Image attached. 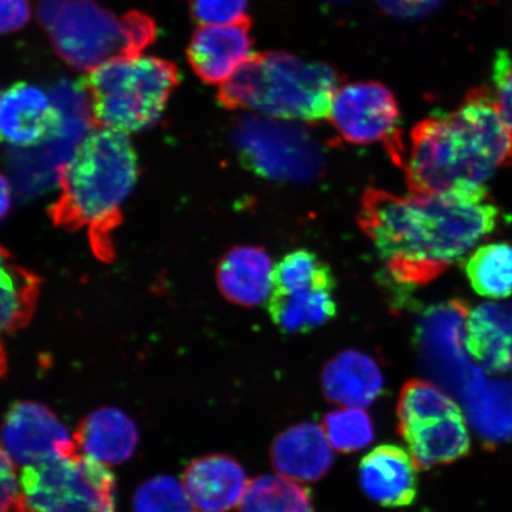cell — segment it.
I'll list each match as a JSON object with an SVG mask.
<instances>
[{"label": "cell", "instance_id": "cell-1", "mask_svg": "<svg viewBox=\"0 0 512 512\" xmlns=\"http://www.w3.org/2000/svg\"><path fill=\"white\" fill-rule=\"evenodd\" d=\"M499 210L485 185L444 194L364 192L358 223L402 285L437 279L497 227Z\"/></svg>", "mask_w": 512, "mask_h": 512}, {"label": "cell", "instance_id": "cell-2", "mask_svg": "<svg viewBox=\"0 0 512 512\" xmlns=\"http://www.w3.org/2000/svg\"><path fill=\"white\" fill-rule=\"evenodd\" d=\"M512 165V134L488 87L473 88L457 110L433 114L411 132L403 155L413 194L435 195L482 187Z\"/></svg>", "mask_w": 512, "mask_h": 512}, {"label": "cell", "instance_id": "cell-3", "mask_svg": "<svg viewBox=\"0 0 512 512\" xmlns=\"http://www.w3.org/2000/svg\"><path fill=\"white\" fill-rule=\"evenodd\" d=\"M138 157L127 134L96 128L87 134L61 171V196L54 207L57 222L87 228L98 243L120 220L136 187Z\"/></svg>", "mask_w": 512, "mask_h": 512}, {"label": "cell", "instance_id": "cell-4", "mask_svg": "<svg viewBox=\"0 0 512 512\" xmlns=\"http://www.w3.org/2000/svg\"><path fill=\"white\" fill-rule=\"evenodd\" d=\"M339 75L324 62H307L283 51L253 54L220 86L227 110H245L287 121L318 123L330 118Z\"/></svg>", "mask_w": 512, "mask_h": 512}, {"label": "cell", "instance_id": "cell-5", "mask_svg": "<svg viewBox=\"0 0 512 512\" xmlns=\"http://www.w3.org/2000/svg\"><path fill=\"white\" fill-rule=\"evenodd\" d=\"M38 18L61 59L91 72L101 64L143 54L155 42V21L143 12L114 16L95 0H40Z\"/></svg>", "mask_w": 512, "mask_h": 512}, {"label": "cell", "instance_id": "cell-6", "mask_svg": "<svg viewBox=\"0 0 512 512\" xmlns=\"http://www.w3.org/2000/svg\"><path fill=\"white\" fill-rule=\"evenodd\" d=\"M178 85L176 64L140 55L101 64L81 88L96 127L128 134L157 124Z\"/></svg>", "mask_w": 512, "mask_h": 512}, {"label": "cell", "instance_id": "cell-7", "mask_svg": "<svg viewBox=\"0 0 512 512\" xmlns=\"http://www.w3.org/2000/svg\"><path fill=\"white\" fill-rule=\"evenodd\" d=\"M15 512H117L107 465L79 451L23 467Z\"/></svg>", "mask_w": 512, "mask_h": 512}, {"label": "cell", "instance_id": "cell-8", "mask_svg": "<svg viewBox=\"0 0 512 512\" xmlns=\"http://www.w3.org/2000/svg\"><path fill=\"white\" fill-rule=\"evenodd\" d=\"M396 415L419 469L452 464L469 454L471 437L462 409L435 384L419 379L403 384Z\"/></svg>", "mask_w": 512, "mask_h": 512}, {"label": "cell", "instance_id": "cell-9", "mask_svg": "<svg viewBox=\"0 0 512 512\" xmlns=\"http://www.w3.org/2000/svg\"><path fill=\"white\" fill-rule=\"evenodd\" d=\"M234 142L243 162L262 177L306 182L322 174V146L298 123L260 114L246 115L235 126Z\"/></svg>", "mask_w": 512, "mask_h": 512}, {"label": "cell", "instance_id": "cell-10", "mask_svg": "<svg viewBox=\"0 0 512 512\" xmlns=\"http://www.w3.org/2000/svg\"><path fill=\"white\" fill-rule=\"evenodd\" d=\"M345 142H383L400 166L405 146L399 132L400 108L394 94L380 82H354L338 88L330 118Z\"/></svg>", "mask_w": 512, "mask_h": 512}, {"label": "cell", "instance_id": "cell-11", "mask_svg": "<svg viewBox=\"0 0 512 512\" xmlns=\"http://www.w3.org/2000/svg\"><path fill=\"white\" fill-rule=\"evenodd\" d=\"M2 450L22 467L79 451L60 419L34 401L17 402L9 409L3 425Z\"/></svg>", "mask_w": 512, "mask_h": 512}, {"label": "cell", "instance_id": "cell-12", "mask_svg": "<svg viewBox=\"0 0 512 512\" xmlns=\"http://www.w3.org/2000/svg\"><path fill=\"white\" fill-rule=\"evenodd\" d=\"M62 125L60 107L41 88L17 82L3 93L0 130L4 142L17 147L36 146L61 133Z\"/></svg>", "mask_w": 512, "mask_h": 512}, {"label": "cell", "instance_id": "cell-13", "mask_svg": "<svg viewBox=\"0 0 512 512\" xmlns=\"http://www.w3.org/2000/svg\"><path fill=\"white\" fill-rule=\"evenodd\" d=\"M252 21L229 25H208L192 35L188 47V61L194 72L209 85H223L251 57Z\"/></svg>", "mask_w": 512, "mask_h": 512}, {"label": "cell", "instance_id": "cell-14", "mask_svg": "<svg viewBox=\"0 0 512 512\" xmlns=\"http://www.w3.org/2000/svg\"><path fill=\"white\" fill-rule=\"evenodd\" d=\"M182 484L195 512H229L241 504L249 482L234 458L213 454L194 460Z\"/></svg>", "mask_w": 512, "mask_h": 512}, {"label": "cell", "instance_id": "cell-15", "mask_svg": "<svg viewBox=\"0 0 512 512\" xmlns=\"http://www.w3.org/2000/svg\"><path fill=\"white\" fill-rule=\"evenodd\" d=\"M411 453L384 444L370 451L360 463L361 488L371 501L384 508H405L418 496V476Z\"/></svg>", "mask_w": 512, "mask_h": 512}, {"label": "cell", "instance_id": "cell-16", "mask_svg": "<svg viewBox=\"0 0 512 512\" xmlns=\"http://www.w3.org/2000/svg\"><path fill=\"white\" fill-rule=\"evenodd\" d=\"M274 469L299 482H317L334 465V452L322 427L302 422L287 428L271 447Z\"/></svg>", "mask_w": 512, "mask_h": 512}, {"label": "cell", "instance_id": "cell-17", "mask_svg": "<svg viewBox=\"0 0 512 512\" xmlns=\"http://www.w3.org/2000/svg\"><path fill=\"white\" fill-rule=\"evenodd\" d=\"M79 452L104 465L127 462L137 450L134 421L119 408L102 407L82 419L74 434Z\"/></svg>", "mask_w": 512, "mask_h": 512}, {"label": "cell", "instance_id": "cell-18", "mask_svg": "<svg viewBox=\"0 0 512 512\" xmlns=\"http://www.w3.org/2000/svg\"><path fill=\"white\" fill-rule=\"evenodd\" d=\"M322 380L325 398L350 408L373 405L384 384L379 364L357 350L343 351L326 363Z\"/></svg>", "mask_w": 512, "mask_h": 512}, {"label": "cell", "instance_id": "cell-19", "mask_svg": "<svg viewBox=\"0 0 512 512\" xmlns=\"http://www.w3.org/2000/svg\"><path fill=\"white\" fill-rule=\"evenodd\" d=\"M465 348L485 370H512V303H486L469 312Z\"/></svg>", "mask_w": 512, "mask_h": 512}, {"label": "cell", "instance_id": "cell-20", "mask_svg": "<svg viewBox=\"0 0 512 512\" xmlns=\"http://www.w3.org/2000/svg\"><path fill=\"white\" fill-rule=\"evenodd\" d=\"M274 267L259 247H236L221 260L217 280L223 296L242 306L266 302L273 291Z\"/></svg>", "mask_w": 512, "mask_h": 512}, {"label": "cell", "instance_id": "cell-21", "mask_svg": "<svg viewBox=\"0 0 512 512\" xmlns=\"http://www.w3.org/2000/svg\"><path fill=\"white\" fill-rule=\"evenodd\" d=\"M268 311L275 325L287 334H305L329 323L337 315L334 291L319 290L296 294L272 293Z\"/></svg>", "mask_w": 512, "mask_h": 512}, {"label": "cell", "instance_id": "cell-22", "mask_svg": "<svg viewBox=\"0 0 512 512\" xmlns=\"http://www.w3.org/2000/svg\"><path fill=\"white\" fill-rule=\"evenodd\" d=\"M467 280L479 296L504 299L512 294V245L490 243L476 249L465 261Z\"/></svg>", "mask_w": 512, "mask_h": 512}, {"label": "cell", "instance_id": "cell-23", "mask_svg": "<svg viewBox=\"0 0 512 512\" xmlns=\"http://www.w3.org/2000/svg\"><path fill=\"white\" fill-rule=\"evenodd\" d=\"M241 512H315L307 486L281 476H260L249 482Z\"/></svg>", "mask_w": 512, "mask_h": 512}, {"label": "cell", "instance_id": "cell-24", "mask_svg": "<svg viewBox=\"0 0 512 512\" xmlns=\"http://www.w3.org/2000/svg\"><path fill=\"white\" fill-rule=\"evenodd\" d=\"M336 281L328 264L309 249L288 253L274 267L275 294H296L309 291H334Z\"/></svg>", "mask_w": 512, "mask_h": 512}, {"label": "cell", "instance_id": "cell-25", "mask_svg": "<svg viewBox=\"0 0 512 512\" xmlns=\"http://www.w3.org/2000/svg\"><path fill=\"white\" fill-rule=\"evenodd\" d=\"M2 329L12 332L28 322L34 310L38 279L3 258L2 280Z\"/></svg>", "mask_w": 512, "mask_h": 512}, {"label": "cell", "instance_id": "cell-26", "mask_svg": "<svg viewBox=\"0 0 512 512\" xmlns=\"http://www.w3.org/2000/svg\"><path fill=\"white\" fill-rule=\"evenodd\" d=\"M323 430L332 447L341 453L363 450L375 439L373 419L361 408L345 407L326 414Z\"/></svg>", "mask_w": 512, "mask_h": 512}, {"label": "cell", "instance_id": "cell-27", "mask_svg": "<svg viewBox=\"0 0 512 512\" xmlns=\"http://www.w3.org/2000/svg\"><path fill=\"white\" fill-rule=\"evenodd\" d=\"M183 484L170 476L146 480L133 497V512H191Z\"/></svg>", "mask_w": 512, "mask_h": 512}, {"label": "cell", "instance_id": "cell-28", "mask_svg": "<svg viewBox=\"0 0 512 512\" xmlns=\"http://www.w3.org/2000/svg\"><path fill=\"white\" fill-rule=\"evenodd\" d=\"M476 408L478 425L492 438H512V386L492 384Z\"/></svg>", "mask_w": 512, "mask_h": 512}, {"label": "cell", "instance_id": "cell-29", "mask_svg": "<svg viewBox=\"0 0 512 512\" xmlns=\"http://www.w3.org/2000/svg\"><path fill=\"white\" fill-rule=\"evenodd\" d=\"M248 0H191V14L202 27L245 21Z\"/></svg>", "mask_w": 512, "mask_h": 512}, {"label": "cell", "instance_id": "cell-30", "mask_svg": "<svg viewBox=\"0 0 512 512\" xmlns=\"http://www.w3.org/2000/svg\"><path fill=\"white\" fill-rule=\"evenodd\" d=\"M495 101L499 113L512 134V60L499 51L494 62Z\"/></svg>", "mask_w": 512, "mask_h": 512}, {"label": "cell", "instance_id": "cell-31", "mask_svg": "<svg viewBox=\"0 0 512 512\" xmlns=\"http://www.w3.org/2000/svg\"><path fill=\"white\" fill-rule=\"evenodd\" d=\"M388 15L400 19H421L431 15L444 0H375Z\"/></svg>", "mask_w": 512, "mask_h": 512}, {"label": "cell", "instance_id": "cell-32", "mask_svg": "<svg viewBox=\"0 0 512 512\" xmlns=\"http://www.w3.org/2000/svg\"><path fill=\"white\" fill-rule=\"evenodd\" d=\"M21 495V476L18 475L17 465L8 453L2 450V512L14 509Z\"/></svg>", "mask_w": 512, "mask_h": 512}, {"label": "cell", "instance_id": "cell-33", "mask_svg": "<svg viewBox=\"0 0 512 512\" xmlns=\"http://www.w3.org/2000/svg\"><path fill=\"white\" fill-rule=\"evenodd\" d=\"M30 0H2V29L3 34H14L22 30L30 21Z\"/></svg>", "mask_w": 512, "mask_h": 512}, {"label": "cell", "instance_id": "cell-34", "mask_svg": "<svg viewBox=\"0 0 512 512\" xmlns=\"http://www.w3.org/2000/svg\"><path fill=\"white\" fill-rule=\"evenodd\" d=\"M2 189H3L2 190V196H3L2 211H3V216H4L6 213V210H8L9 206H10V200H9L10 190H9L8 182H6L5 178H3Z\"/></svg>", "mask_w": 512, "mask_h": 512}, {"label": "cell", "instance_id": "cell-35", "mask_svg": "<svg viewBox=\"0 0 512 512\" xmlns=\"http://www.w3.org/2000/svg\"><path fill=\"white\" fill-rule=\"evenodd\" d=\"M329 2H343V0H329Z\"/></svg>", "mask_w": 512, "mask_h": 512}]
</instances>
